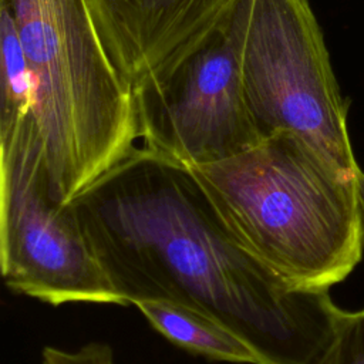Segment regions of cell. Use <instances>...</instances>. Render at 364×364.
I'll return each mask as SVG.
<instances>
[{"mask_svg":"<svg viewBox=\"0 0 364 364\" xmlns=\"http://www.w3.org/2000/svg\"><path fill=\"white\" fill-rule=\"evenodd\" d=\"M125 304L165 300L210 316L262 364H324L344 310L296 286L233 233L189 166L132 148L71 202Z\"/></svg>","mask_w":364,"mask_h":364,"instance_id":"obj_1","label":"cell"},{"mask_svg":"<svg viewBox=\"0 0 364 364\" xmlns=\"http://www.w3.org/2000/svg\"><path fill=\"white\" fill-rule=\"evenodd\" d=\"M239 240L284 280L343 282L361 260L358 175L291 132L222 161L189 166Z\"/></svg>","mask_w":364,"mask_h":364,"instance_id":"obj_2","label":"cell"},{"mask_svg":"<svg viewBox=\"0 0 364 364\" xmlns=\"http://www.w3.org/2000/svg\"><path fill=\"white\" fill-rule=\"evenodd\" d=\"M34 85L53 198L65 205L135 148L132 88L111 63L85 0H1Z\"/></svg>","mask_w":364,"mask_h":364,"instance_id":"obj_3","label":"cell"},{"mask_svg":"<svg viewBox=\"0 0 364 364\" xmlns=\"http://www.w3.org/2000/svg\"><path fill=\"white\" fill-rule=\"evenodd\" d=\"M246 101L263 139L291 132L348 175L361 172L309 0H239L230 14Z\"/></svg>","mask_w":364,"mask_h":364,"instance_id":"obj_4","label":"cell"},{"mask_svg":"<svg viewBox=\"0 0 364 364\" xmlns=\"http://www.w3.org/2000/svg\"><path fill=\"white\" fill-rule=\"evenodd\" d=\"M0 267L11 291L51 306H127L71 203L53 198L33 115L0 121Z\"/></svg>","mask_w":364,"mask_h":364,"instance_id":"obj_5","label":"cell"},{"mask_svg":"<svg viewBox=\"0 0 364 364\" xmlns=\"http://www.w3.org/2000/svg\"><path fill=\"white\" fill-rule=\"evenodd\" d=\"M132 94L144 146L185 166L218 162L262 141L243 90L230 16Z\"/></svg>","mask_w":364,"mask_h":364,"instance_id":"obj_6","label":"cell"},{"mask_svg":"<svg viewBox=\"0 0 364 364\" xmlns=\"http://www.w3.org/2000/svg\"><path fill=\"white\" fill-rule=\"evenodd\" d=\"M102 46L131 87L196 48L239 0H85Z\"/></svg>","mask_w":364,"mask_h":364,"instance_id":"obj_7","label":"cell"},{"mask_svg":"<svg viewBox=\"0 0 364 364\" xmlns=\"http://www.w3.org/2000/svg\"><path fill=\"white\" fill-rule=\"evenodd\" d=\"M134 306L159 334L192 354L215 361L262 364L246 340L208 314L165 300H142Z\"/></svg>","mask_w":364,"mask_h":364,"instance_id":"obj_8","label":"cell"},{"mask_svg":"<svg viewBox=\"0 0 364 364\" xmlns=\"http://www.w3.org/2000/svg\"><path fill=\"white\" fill-rule=\"evenodd\" d=\"M324 364H364V309L344 313L337 340Z\"/></svg>","mask_w":364,"mask_h":364,"instance_id":"obj_9","label":"cell"},{"mask_svg":"<svg viewBox=\"0 0 364 364\" xmlns=\"http://www.w3.org/2000/svg\"><path fill=\"white\" fill-rule=\"evenodd\" d=\"M43 364H114L112 348L105 343H88L75 351L43 348Z\"/></svg>","mask_w":364,"mask_h":364,"instance_id":"obj_10","label":"cell"},{"mask_svg":"<svg viewBox=\"0 0 364 364\" xmlns=\"http://www.w3.org/2000/svg\"><path fill=\"white\" fill-rule=\"evenodd\" d=\"M358 183V210H360V229H361V245L364 252V172L361 171L357 179Z\"/></svg>","mask_w":364,"mask_h":364,"instance_id":"obj_11","label":"cell"}]
</instances>
